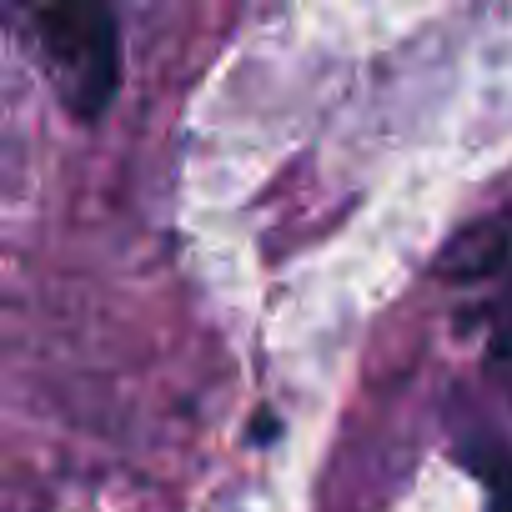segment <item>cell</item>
<instances>
[{"instance_id": "obj_2", "label": "cell", "mask_w": 512, "mask_h": 512, "mask_svg": "<svg viewBox=\"0 0 512 512\" xmlns=\"http://www.w3.org/2000/svg\"><path fill=\"white\" fill-rule=\"evenodd\" d=\"M507 251H512L507 226H502V221H482V226H467V231L442 251L437 272H442L447 282H487V277H497V272L507 267Z\"/></svg>"}, {"instance_id": "obj_1", "label": "cell", "mask_w": 512, "mask_h": 512, "mask_svg": "<svg viewBox=\"0 0 512 512\" xmlns=\"http://www.w3.org/2000/svg\"><path fill=\"white\" fill-rule=\"evenodd\" d=\"M36 31L41 46L61 76V96L81 121H96L116 86H121V41H116V21L106 6H41L36 11Z\"/></svg>"}, {"instance_id": "obj_4", "label": "cell", "mask_w": 512, "mask_h": 512, "mask_svg": "<svg viewBox=\"0 0 512 512\" xmlns=\"http://www.w3.org/2000/svg\"><path fill=\"white\" fill-rule=\"evenodd\" d=\"M497 512H512V477L502 482V502H497Z\"/></svg>"}, {"instance_id": "obj_3", "label": "cell", "mask_w": 512, "mask_h": 512, "mask_svg": "<svg viewBox=\"0 0 512 512\" xmlns=\"http://www.w3.org/2000/svg\"><path fill=\"white\" fill-rule=\"evenodd\" d=\"M492 317H497V332H502V347H512V287L502 292V302L492 307Z\"/></svg>"}]
</instances>
